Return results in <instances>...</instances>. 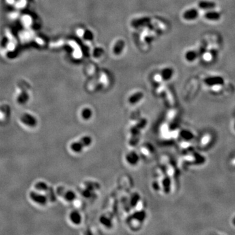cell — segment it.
I'll return each mask as SVG.
<instances>
[{"label":"cell","mask_w":235,"mask_h":235,"mask_svg":"<svg viewBox=\"0 0 235 235\" xmlns=\"http://www.w3.org/2000/svg\"><path fill=\"white\" fill-rule=\"evenodd\" d=\"M173 74V71L171 68L164 69L161 72V76L164 80L167 81L170 79Z\"/></svg>","instance_id":"cell-12"},{"label":"cell","mask_w":235,"mask_h":235,"mask_svg":"<svg viewBox=\"0 0 235 235\" xmlns=\"http://www.w3.org/2000/svg\"><path fill=\"white\" fill-rule=\"evenodd\" d=\"M57 194L63 197L65 201L72 202L76 198V194L71 190H66L63 187H59L57 189Z\"/></svg>","instance_id":"cell-2"},{"label":"cell","mask_w":235,"mask_h":235,"mask_svg":"<svg viewBox=\"0 0 235 235\" xmlns=\"http://www.w3.org/2000/svg\"><path fill=\"white\" fill-rule=\"evenodd\" d=\"M29 197H30V198H31L33 201L40 204V205H43V206L45 205L48 201V198L46 196L41 195V194H39L35 191L30 192Z\"/></svg>","instance_id":"cell-4"},{"label":"cell","mask_w":235,"mask_h":235,"mask_svg":"<svg viewBox=\"0 0 235 235\" xmlns=\"http://www.w3.org/2000/svg\"><path fill=\"white\" fill-rule=\"evenodd\" d=\"M35 188L38 191H47L49 189V187L44 182H38L35 184Z\"/></svg>","instance_id":"cell-16"},{"label":"cell","mask_w":235,"mask_h":235,"mask_svg":"<svg viewBox=\"0 0 235 235\" xmlns=\"http://www.w3.org/2000/svg\"><path fill=\"white\" fill-rule=\"evenodd\" d=\"M146 213L144 211H139L133 214V218L139 221H143L146 218Z\"/></svg>","instance_id":"cell-17"},{"label":"cell","mask_w":235,"mask_h":235,"mask_svg":"<svg viewBox=\"0 0 235 235\" xmlns=\"http://www.w3.org/2000/svg\"><path fill=\"white\" fill-rule=\"evenodd\" d=\"M197 54L194 51L188 52L185 54V59L189 62H193L196 59Z\"/></svg>","instance_id":"cell-20"},{"label":"cell","mask_w":235,"mask_h":235,"mask_svg":"<svg viewBox=\"0 0 235 235\" xmlns=\"http://www.w3.org/2000/svg\"><path fill=\"white\" fill-rule=\"evenodd\" d=\"M198 13L196 9H189L186 11L183 15L184 19L187 20H195L198 17Z\"/></svg>","instance_id":"cell-7"},{"label":"cell","mask_w":235,"mask_h":235,"mask_svg":"<svg viewBox=\"0 0 235 235\" xmlns=\"http://www.w3.org/2000/svg\"><path fill=\"white\" fill-rule=\"evenodd\" d=\"M205 18L210 20H218L220 19V14L217 12H208L205 15Z\"/></svg>","instance_id":"cell-14"},{"label":"cell","mask_w":235,"mask_h":235,"mask_svg":"<svg viewBox=\"0 0 235 235\" xmlns=\"http://www.w3.org/2000/svg\"><path fill=\"white\" fill-rule=\"evenodd\" d=\"M92 115H93L92 111L89 108H84L81 112V116L84 120H89L92 117Z\"/></svg>","instance_id":"cell-10"},{"label":"cell","mask_w":235,"mask_h":235,"mask_svg":"<svg viewBox=\"0 0 235 235\" xmlns=\"http://www.w3.org/2000/svg\"><path fill=\"white\" fill-rule=\"evenodd\" d=\"M20 121L29 128H35L37 124V120L32 114L28 113L23 114L20 117Z\"/></svg>","instance_id":"cell-3"},{"label":"cell","mask_w":235,"mask_h":235,"mask_svg":"<svg viewBox=\"0 0 235 235\" xmlns=\"http://www.w3.org/2000/svg\"><path fill=\"white\" fill-rule=\"evenodd\" d=\"M143 94L142 92H137L131 95L128 99L129 103L131 104H135L139 102L143 98Z\"/></svg>","instance_id":"cell-9"},{"label":"cell","mask_w":235,"mask_h":235,"mask_svg":"<svg viewBox=\"0 0 235 235\" xmlns=\"http://www.w3.org/2000/svg\"><path fill=\"white\" fill-rule=\"evenodd\" d=\"M78 142H80L82 146L84 148L85 147L91 145V144L92 143V138L89 136H85L81 138L80 141H78Z\"/></svg>","instance_id":"cell-11"},{"label":"cell","mask_w":235,"mask_h":235,"mask_svg":"<svg viewBox=\"0 0 235 235\" xmlns=\"http://www.w3.org/2000/svg\"><path fill=\"white\" fill-rule=\"evenodd\" d=\"M100 221L102 224H103V225L106 226L107 227H111L112 226L111 221L105 216L101 217L100 219Z\"/></svg>","instance_id":"cell-23"},{"label":"cell","mask_w":235,"mask_h":235,"mask_svg":"<svg viewBox=\"0 0 235 235\" xmlns=\"http://www.w3.org/2000/svg\"><path fill=\"white\" fill-rule=\"evenodd\" d=\"M207 84L210 86L213 85H220L224 83V81L223 79V78L221 76H212L208 77L207 79L204 81Z\"/></svg>","instance_id":"cell-5"},{"label":"cell","mask_w":235,"mask_h":235,"mask_svg":"<svg viewBox=\"0 0 235 235\" xmlns=\"http://www.w3.org/2000/svg\"><path fill=\"white\" fill-rule=\"evenodd\" d=\"M147 124V121L146 120H142L141 121L138 122L137 125H135V127L131 128V135H132V138L130 141V144L132 145H135L138 142L137 137H138V135L140 134L141 130L143 129L146 126V124Z\"/></svg>","instance_id":"cell-1"},{"label":"cell","mask_w":235,"mask_h":235,"mask_svg":"<svg viewBox=\"0 0 235 235\" xmlns=\"http://www.w3.org/2000/svg\"><path fill=\"white\" fill-rule=\"evenodd\" d=\"M123 47H124V42L121 41H117V43L116 45H114V54L121 53L120 52H122Z\"/></svg>","instance_id":"cell-18"},{"label":"cell","mask_w":235,"mask_h":235,"mask_svg":"<svg viewBox=\"0 0 235 235\" xmlns=\"http://www.w3.org/2000/svg\"><path fill=\"white\" fill-rule=\"evenodd\" d=\"M139 199H140V196L137 194H134L131 197V201H130L131 206L132 207H135V206H137V204L138 201H139Z\"/></svg>","instance_id":"cell-22"},{"label":"cell","mask_w":235,"mask_h":235,"mask_svg":"<svg viewBox=\"0 0 235 235\" xmlns=\"http://www.w3.org/2000/svg\"><path fill=\"white\" fill-rule=\"evenodd\" d=\"M126 161L131 165H135L139 161V157L135 152H131L126 155Z\"/></svg>","instance_id":"cell-6"},{"label":"cell","mask_w":235,"mask_h":235,"mask_svg":"<svg viewBox=\"0 0 235 235\" xmlns=\"http://www.w3.org/2000/svg\"><path fill=\"white\" fill-rule=\"evenodd\" d=\"M70 220L75 225H79L82 221V217L78 211H73L69 215Z\"/></svg>","instance_id":"cell-8"},{"label":"cell","mask_w":235,"mask_h":235,"mask_svg":"<svg viewBox=\"0 0 235 235\" xmlns=\"http://www.w3.org/2000/svg\"><path fill=\"white\" fill-rule=\"evenodd\" d=\"M198 6L200 8L204 9H212L215 7V3L211 2H201L198 3Z\"/></svg>","instance_id":"cell-15"},{"label":"cell","mask_w":235,"mask_h":235,"mask_svg":"<svg viewBox=\"0 0 235 235\" xmlns=\"http://www.w3.org/2000/svg\"><path fill=\"white\" fill-rule=\"evenodd\" d=\"M70 148H71L72 151L75 152V153H81L82 151V150L84 148L81 146V144H80V142H78V141L72 143L71 144Z\"/></svg>","instance_id":"cell-13"},{"label":"cell","mask_w":235,"mask_h":235,"mask_svg":"<svg viewBox=\"0 0 235 235\" xmlns=\"http://www.w3.org/2000/svg\"><path fill=\"white\" fill-rule=\"evenodd\" d=\"M48 191H49V194H48V199H49V201L51 202H55L56 201V197L53 189L52 188H49V189H48Z\"/></svg>","instance_id":"cell-21"},{"label":"cell","mask_w":235,"mask_h":235,"mask_svg":"<svg viewBox=\"0 0 235 235\" xmlns=\"http://www.w3.org/2000/svg\"><path fill=\"white\" fill-rule=\"evenodd\" d=\"M29 99V96L26 92L22 93L19 98H18V102L20 104H24L27 103Z\"/></svg>","instance_id":"cell-19"}]
</instances>
